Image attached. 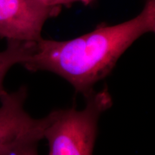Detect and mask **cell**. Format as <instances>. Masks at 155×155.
Listing matches in <instances>:
<instances>
[{
  "instance_id": "1",
  "label": "cell",
  "mask_w": 155,
  "mask_h": 155,
  "mask_svg": "<svg viewBox=\"0 0 155 155\" xmlns=\"http://www.w3.org/2000/svg\"><path fill=\"white\" fill-rule=\"evenodd\" d=\"M154 30L155 0H146L142 11L124 22L99 25L91 32L69 40L42 38L22 65L31 72L49 71L59 75L86 98L137 39Z\"/></svg>"
},
{
  "instance_id": "2",
  "label": "cell",
  "mask_w": 155,
  "mask_h": 155,
  "mask_svg": "<svg viewBox=\"0 0 155 155\" xmlns=\"http://www.w3.org/2000/svg\"><path fill=\"white\" fill-rule=\"evenodd\" d=\"M83 109H58L48 115L44 139L48 155H93L100 116L113 104L107 87L86 98Z\"/></svg>"
},
{
  "instance_id": "3",
  "label": "cell",
  "mask_w": 155,
  "mask_h": 155,
  "mask_svg": "<svg viewBox=\"0 0 155 155\" xmlns=\"http://www.w3.org/2000/svg\"><path fill=\"white\" fill-rule=\"evenodd\" d=\"M27 96L28 88L22 86L0 98V155L22 145L38 144L44 139L48 116L32 118L24 108Z\"/></svg>"
},
{
  "instance_id": "4",
  "label": "cell",
  "mask_w": 155,
  "mask_h": 155,
  "mask_svg": "<svg viewBox=\"0 0 155 155\" xmlns=\"http://www.w3.org/2000/svg\"><path fill=\"white\" fill-rule=\"evenodd\" d=\"M63 7H50L33 0H0V39L37 42L46 21Z\"/></svg>"
},
{
  "instance_id": "5",
  "label": "cell",
  "mask_w": 155,
  "mask_h": 155,
  "mask_svg": "<svg viewBox=\"0 0 155 155\" xmlns=\"http://www.w3.org/2000/svg\"><path fill=\"white\" fill-rule=\"evenodd\" d=\"M36 42L7 40L5 50L0 51V98L5 94L4 81L12 67L25 63L33 53Z\"/></svg>"
},
{
  "instance_id": "6",
  "label": "cell",
  "mask_w": 155,
  "mask_h": 155,
  "mask_svg": "<svg viewBox=\"0 0 155 155\" xmlns=\"http://www.w3.org/2000/svg\"><path fill=\"white\" fill-rule=\"evenodd\" d=\"M42 5L50 7H68L75 3H80L85 6L91 5L96 0H33Z\"/></svg>"
},
{
  "instance_id": "7",
  "label": "cell",
  "mask_w": 155,
  "mask_h": 155,
  "mask_svg": "<svg viewBox=\"0 0 155 155\" xmlns=\"http://www.w3.org/2000/svg\"><path fill=\"white\" fill-rule=\"evenodd\" d=\"M38 144H28L22 145L13 149L2 155H38L37 150Z\"/></svg>"
}]
</instances>
